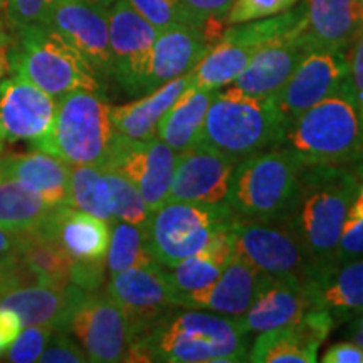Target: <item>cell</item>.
Masks as SVG:
<instances>
[{
	"label": "cell",
	"instance_id": "53",
	"mask_svg": "<svg viewBox=\"0 0 363 363\" xmlns=\"http://www.w3.org/2000/svg\"><path fill=\"white\" fill-rule=\"evenodd\" d=\"M353 342H355V343H358V345H360V347L363 348V337H360V338H357V340H353Z\"/></svg>",
	"mask_w": 363,
	"mask_h": 363
},
{
	"label": "cell",
	"instance_id": "20",
	"mask_svg": "<svg viewBox=\"0 0 363 363\" xmlns=\"http://www.w3.org/2000/svg\"><path fill=\"white\" fill-rule=\"evenodd\" d=\"M335 326L325 308L315 306L296 323L259 333L247 352L252 363H315L321 343Z\"/></svg>",
	"mask_w": 363,
	"mask_h": 363
},
{
	"label": "cell",
	"instance_id": "6",
	"mask_svg": "<svg viewBox=\"0 0 363 363\" xmlns=\"http://www.w3.org/2000/svg\"><path fill=\"white\" fill-rule=\"evenodd\" d=\"M305 163L283 147L242 158L235 165L227 207L254 220H283L296 199Z\"/></svg>",
	"mask_w": 363,
	"mask_h": 363
},
{
	"label": "cell",
	"instance_id": "36",
	"mask_svg": "<svg viewBox=\"0 0 363 363\" xmlns=\"http://www.w3.org/2000/svg\"><path fill=\"white\" fill-rule=\"evenodd\" d=\"M101 169L111 189L115 220L128 222V224L140 227L147 233L150 219H152V211L148 208L147 202L143 201L140 190L118 172L106 169V167H101Z\"/></svg>",
	"mask_w": 363,
	"mask_h": 363
},
{
	"label": "cell",
	"instance_id": "32",
	"mask_svg": "<svg viewBox=\"0 0 363 363\" xmlns=\"http://www.w3.org/2000/svg\"><path fill=\"white\" fill-rule=\"evenodd\" d=\"M233 254V238H230L229 224H227L224 229H220L214 235V239L207 244L206 249L172 267L170 276L177 291L190 293L207 288L208 284H212L219 278Z\"/></svg>",
	"mask_w": 363,
	"mask_h": 363
},
{
	"label": "cell",
	"instance_id": "43",
	"mask_svg": "<svg viewBox=\"0 0 363 363\" xmlns=\"http://www.w3.org/2000/svg\"><path fill=\"white\" fill-rule=\"evenodd\" d=\"M190 21L197 27H203L211 21L225 19L234 0H180Z\"/></svg>",
	"mask_w": 363,
	"mask_h": 363
},
{
	"label": "cell",
	"instance_id": "51",
	"mask_svg": "<svg viewBox=\"0 0 363 363\" xmlns=\"http://www.w3.org/2000/svg\"><path fill=\"white\" fill-rule=\"evenodd\" d=\"M88 2L94 4V6H101V7L110 9V6H111L113 2H115V0H88Z\"/></svg>",
	"mask_w": 363,
	"mask_h": 363
},
{
	"label": "cell",
	"instance_id": "22",
	"mask_svg": "<svg viewBox=\"0 0 363 363\" xmlns=\"http://www.w3.org/2000/svg\"><path fill=\"white\" fill-rule=\"evenodd\" d=\"M315 306L313 284L267 274L251 308L240 320L251 337L296 323Z\"/></svg>",
	"mask_w": 363,
	"mask_h": 363
},
{
	"label": "cell",
	"instance_id": "10",
	"mask_svg": "<svg viewBox=\"0 0 363 363\" xmlns=\"http://www.w3.org/2000/svg\"><path fill=\"white\" fill-rule=\"evenodd\" d=\"M234 254L274 278L311 284L323 274L284 222L254 220L234 216L229 222Z\"/></svg>",
	"mask_w": 363,
	"mask_h": 363
},
{
	"label": "cell",
	"instance_id": "18",
	"mask_svg": "<svg viewBox=\"0 0 363 363\" xmlns=\"http://www.w3.org/2000/svg\"><path fill=\"white\" fill-rule=\"evenodd\" d=\"M48 26L83 56L101 78L113 76L110 48V9L88 0H61Z\"/></svg>",
	"mask_w": 363,
	"mask_h": 363
},
{
	"label": "cell",
	"instance_id": "49",
	"mask_svg": "<svg viewBox=\"0 0 363 363\" xmlns=\"http://www.w3.org/2000/svg\"><path fill=\"white\" fill-rule=\"evenodd\" d=\"M9 49H11V35H9L2 17H0V56L7 57Z\"/></svg>",
	"mask_w": 363,
	"mask_h": 363
},
{
	"label": "cell",
	"instance_id": "45",
	"mask_svg": "<svg viewBox=\"0 0 363 363\" xmlns=\"http://www.w3.org/2000/svg\"><path fill=\"white\" fill-rule=\"evenodd\" d=\"M26 278L29 279V272L21 264L17 254L0 256V299L11 293L12 289L19 288Z\"/></svg>",
	"mask_w": 363,
	"mask_h": 363
},
{
	"label": "cell",
	"instance_id": "46",
	"mask_svg": "<svg viewBox=\"0 0 363 363\" xmlns=\"http://www.w3.org/2000/svg\"><path fill=\"white\" fill-rule=\"evenodd\" d=\"M22 328H24V323H22L21 316L11 308L0 306V358L12 347Z\"/></svg>",
	"mask_w": 363,
	"mask_h": 363
},
{
	"label": "cell",
	"instance_id": "30",
	"mask_svg": "<svg viewBox=\"0 0 363 363\" xmlns=\"http://www.w3.org/2000/svg\"><path fill=\"white\" fill-rule=\"evenodd\" d=\"M216 93L217 91H199L189 86L162 116L157 128L158 138L175 153L201 142L208 106Z\"/></svg>",
	"mask_w": 363,
	"mask_h": 363
},
{
	"label": "cell",
	"instance_id": "38",
	"mask_svg": "<svg viewBox=\"0 0 363 363\" xmlns=\"http://www.w3.org/2000/svg\"><path fill=\"white\" fill-rule=\"evenodd\" d=\"M298 0H234L227 12L225 22L229 26L266 19L293 9Z\"/></svg>",
	"mask_w": 363,
	"mask_h": 363
},
{
	"label": "cell",
	"instance_id": "3",
	"mask_svg": "<svg viewBox=\"0 0 363 363\" xmlns=\"http://www.w3.org/2000/svg\"><path fill=\"white\" fill-rule=\"evenodd\" d=\"M281 147L305 165H348L363 153V118L350 81L286 126Z\"/></svg>",
	"mask_w": 363,
	"mask_h": 363
},
{
	"label": "cell",
	"instance_id": "23",
	"mask_svg": "<svg viewBox=\"0 0 363 363\" xmlns=\"http://www.w3.org/2000/svg\"><path fill=\"white\" fill-rule=\"evenodd\" d=\"M212 43L203 27L180 24L160 30L150 59L145 93L187 74L211 51Z\"/></svg>",
	"mask_w": 363,
	"mask_h": 363
},
{
	"label": "cell",
	"instance_id": "26",
	"mask_svg": "<svg viewBox=\"0 0 363 363\" xmlns=\"http://www.w3.org/2000/svg\"><path fill=\"white\" fill-rule=\"evenodd\" d=\"M40 229L61 242L72 262H106L111 225L99 217L71 206H59Z\"/></svg>",
	"mask_w": 363,
	"mask_h": 363
},
{
	"label": "cell",
	"instance_id": "35",
	"mask_svg": "<svg viewBox=\"0 0 363 363\" xmlns=\"http://www.w3.org/2000/svg\"><path fill=\"white\" fill-rule=\"evenodd\" d=\"M152 264H157V261L150 251L147 233L128 222H113L110 246L106 252L108 274L115 276L121 271L131 269V267Z\"/></svg>",
	"mask_w": 363,
	"mask_h": 363
},
{
	"label": "cell",
	"instance_id": "34",
	"mask_svg": "<svg viewBox=\"0 0 363 363\" xmlns=\"http://www.w3.org/2000/svg\"><path fill=\"white\" fill-rule=\"evenodd\" d=\"M69 206L99 217L108 224L115 222L113 195L101 167L74 165L69 172Z\"/></svg>",
	"mask_w": 363,
	"mask_h": 363
},
{
	"label": "cell",
	"instance_id": "48",
	"mask_svg": "<svg viewBox=\"0 0 363 363\" xmlns=\"http://www.w3.org/2000/svg\"><path fill=\"white\" fill-rule=\"evenodd\" d=\"M22 244V235L12 234L0 227V256H9V254H17Z\"/></svg>",
	"mask_w": 363,
	"mask_h": 363
},
{
	"label": "cell",
	"instance_id": "9",
	"mask_svg": "<svg viewBox=\"0 0 363 363\" xmlns=\"http://www.w3.org/2000/svg\"><path fill=\"white\" fill-rule=\"evenodd\" d=\"M234 212L227 203L208 206L194 202H165L152 214L147 239L158 264L172 269L207 247Z\"/></svg>",
	"mask_w": 363,
	"mask_h": 363
},
{
	"label": "cell",
	"instance_id": "7",
	"mask_svg": "<svg viewBox=\"0 0 363 363\" xmlns=\"http://www.w3.org/2000/svg\"><path fill=\"white\" fill-rule=\"evenodd\" d=\"M116 130L103 93L74 91L57 101L56 118L44 152L74 165L104 167Z\"/></svg>",
	"mask_w": 363,
	"mask_h": 363
},
{
	"label": "cell",
	"instance_id": "12",
	"mask_svg": "<svg viewBox=\"0 0 363 363\" xmlns=\"http://www.w3.org/2000/svg\"><path fill=\"white\" fill-rule=\"evenodd\" d=\"M175 155L158 136L133 140L116 133L104 167L126 177L140 190L153 214L169 201Z\"/></svg>",
	"mask_w": 363,
	"mask_h": 363
},
{
	"label": "cell",
	"instance_id": "4",
	"mask_svg": "<svg viewBox=\"0 0 363 363\" xmlns=\"http://www.w3.org/2000/svg\"><path fill=\"white\" fill-rule=\"evenodd\" d=\"M286 125L272 96H254L229 84L208 106L202 140L235 163L254 153L278 148Z\"/></svg>",
	"mask_w": 363,
	"mask_h": 363
},
{
	"label": "cell",
	"instance_id": "50",
	"mask_svg": "<svg viewBox=\"0 0 363 363\" xmlns=\"http://www.w3.org/2000/svg\"><path fill=\"white\" fill-rule=\"evenodd\" d=\"M353 163H355V169H353V170H355L358 177H360V179L363 180V153Z\"/></svg>",
	"mask_w": 363,
	"mask_h": 363
},
{
	"label": "cell",
	"instance_id": "15",
	"mask_svg": "<svg viewBox=\"0 0 363 363\" xmlns=\"http://www.w3.org/2000/svg\"><path fill=\"white\" fill-rule=\"evenodd\" d=\"M106 293L115 299L128 321L130 338L157 318L177 306L179 291L162 264L131 267L110 276Z\"/></svg>",
	"mask_w": 363,
	"mask_h": 363
},
{
	"label": "cell",
	"instance_id": "37",
	"mask_svg": "<svg viewBox=\"0 0 363 363\" xmlns=\"http://www.w3.org/2000/svg\"><path fill=\"white\" fill-rule=\"evenodd\" d=\"M128 4L158 33L180 24L195 26L180 0H128Z\"/></svg>",
	"mask_w": 363,
	"mask_h": 363
},
{
	"label": "cell",
	"instance_id": "29",
	"mask_svg": "<svg viewBox=\"0 0 363 363\" xmlns=\"http://www.w3.org/2000/svg\"><path fill=\"white\" fill-rule=\"evenodd\" d=\"M311 284L316 306L333 318L350 320L363 311V257L328 267Z\"/></svg>",
	"mask_w": 363,
	"mask_h": 363
},
{
	"label": "cell",
	"instance_id": "27",
	"mask_svg": "<svg viewBox=\"0 0 363 363\" xmlns=\"http://www.w3.org/2000/svg\"><path fill=\"white\" fill-rule=\"evenodd\" d=\"M363 26V0H308L306 35L318 49L347 52Z\"/></svg>",
	"mask_w": 363,
	"mask_h": 363
},
{
	"label": "cell",
	"instance_id": "19",
	"mask_svg": "<svg viewBox=\"0 0 363 363\" xmlns=\"http://www.w3.org/2000/svg\"><path fill=\"white\" fill-rule=\"evenodd\" d=\"M310 49L313 45L306 35L305 16L293 29L262 44L233 86L254 96H274Z\"/></svg>",
	"mask_w": 363,
	"mask_h": 363
},
{
	"label": "cell",
	"instance_id": "2",
	"mask_svg": "<svg viewBox=\"0 0 363 363\" xmlns=\"http://www.w3.org/2000/svg\"><path fill=\"white\" fill-rule=\"evenodd\" d=\"M362 179L347 165H306L283 220L321 271L337 264V246Z\"/></svg>",
	"mask_w": 363,
	"mask_h": 363
},
{
	"label": "cell",
	"instance_id": "54",
	"mask_svg": "<svg viewBox=\"0 0 363 363\" xmlns=\"http://www.w3.org/2000/svg\"><path fill=\"white\" fill-rule=\"evenodd\" d=\"M2 147H4V138L2 135H0V153H2Z\"/></svg>",
	"mask_w": 363,
	"mask_h": 363
},
{
	"label": "cell",
	"instance_id": "1",
	"mask_svg": "<svg viewBox=\"0 0 363 363\" xmlns=\"http://www.w3.org/2000/svg\"><path fill=\"white\" fill-rule=\"evenodd\" d=\"M247 342L240 318L175 306L130 338L126 362H246Z\"/></svg>",
	"mask_w": 363,
	"mask_h": 363
},
{
	"label": "cell",
	"instance_id": "39",
	"mask_svg": "<svg viewBox=\"0 0 363 363\" xmlns=\"http://www.w3.org/2000/svg\"><path fill=\"white\" fill-rule=\"evenodd\" d=\"M52 333L54 331L45 326H26V330L21 331L19 337L7 350L6 360L13 363L39 362Z\"/></svg>",
	"mask_w": 363,
	"mask_h": 363
},
{
	"label": "cell",
	"instance_id": "47",
	"mask_svg": "<svg viewBox=\"0 0 363 363\" xmlns=\"http://www.w3.org/2000/svg\"><path fill=\"white\" fill-rule=\"evenodd\" d=\"M323 363H363V348L360 345L352 342H342L331 345L325 352Z\"/></svg>",
	"mask_w": 363,
	"mask_h": 363
},
{
	"label": "cell",
	"instance_id": "13",
	"mask_svg": "<svg viewBox=\"0 0 363 363\" xmlns=\"http://www.w3.org/2000/svg\"><path fill=\"white\" fill-rule=\"evenodd\" d=\"M158 30L135 12L128 0L110 6L113 78L128 94H143Z\"/></svg>",
	"mask_w": 363,
	"mask_h": 363
},
{
	"label": "cell",
	"instance_id": "28",
	"mask_svg": "<svg viewBox=\"0 0 363 363\" xmlns=\"http://www.w3.org/2000/svg\"><path fill=\"white\" fill-rule=\"evenodd\" d=\"M189 86L190 72L158 86L138 101L111 106V120L116 133L133 140L155 138L162 116Z\"/></svg>",
	"mask_w": 363,
	"mask_h": 363
},
{
	"label": "cell",
	"instance_id": "17",
	"mask_svg": "<svg viewBox=\"0 0 363 363\" xmlns=\"http://www.w3.org/2000/svg\"><path fill=\"white\" fill-rule=\"evenodd\" d=\"M57 101L29 79L13 74L0 81V135L43 150L51 135Z\"/></svg>",
	"mask_w": 363,
	"mask_h": 363
},
{
	"label": "cell",
	"instance_id": "25",
	"mask_svg": "<svg viewBox=\"0 0 363 363\" xmlns=\"http://www.w3.org/2000/svg\"><path fill=\"white\" fill-rule=\"evenodd\" d=\"M71 167L61 158L35 148L22 155L0 157V177L19 182L49 206H69Z\"/></svg>",
	"mask_w": 363,
	"mask_h": 363
},
{
	"label": "cell",
	"instance_id": "24",
	"mask_svg": "<svg viewBox=\"0 0 363 363\" xmlns=\"http://www.w3.org/2000/svg\"><path fill=\"white\" fill-rule=\"evenodd\" d=\"M86 293L88 291L72 283L66 286L34 283L12 289L0 299V306L16 311L24 326H45L52 331H66L72 310Z\"/></svg>",
	"mask_w": 363,
	"mask_h": 363
},
{
	"label": "cell",
	"instance_id": "41",
	"mask_svg": "<svg viewBox=\"0 0 363 363\" xmlns=\"http://www.w3.org/2000/svg\"><path fill=\"white\" fill-rule=\"evenodd\" d=\"M39 362L43 363H84L89 362L83 347L66 331H54Z\"/></svg>",
	"mask_w": 363,
	"mask_h": 363
},
{
	"label": "cell",
	"instance_id": "31",
	"mask_svg": "<svg viewBox=\"0 0 363 363\" xmlns=\"http://www.w3.org/2000/svg\"><path fill=\"white\" fill-rule=\"evenodd\" d=\"M17 256L35 283L51 286H66L71 283V256L61 246V242L44 229L22 234V244Z\"/></svg>",
	"mask_w": 363,
	"mask_h": 363
},
{
	"label": "cell",
	"instance_id": "52",
	"mask_svg": "<svg viewBox=\"0 0 363 363\" xmlns=\"http://www.w3.org/2000/svg\"><path fill=\"white\" fill-rule=\"evenodd\" d=\"M6 66H7V57L0 56V76H2L4 71H6Z\"/></svg>",
	"mask_w": 363,
	"mask_h": 363
},
{
	"label": "cell",
	"instance_id": "16",
	"mask_svg": "<svg viewBox=\"0 0 363 363\" xmlns=\"http://www.w3.org/2000/svg\"><path fill=\"white\" fill-rule=\"evenodd\" d=\"M347 81L348 61L345 52L313 48L272 98L288 126L311 106L337 93Z\"/></svg>",
	"mask_w": 363,
	"mask_h": 363
},
{
	"label": "cell",
	"instance_id": "55",
	"mask_svg": "<svg viewBox=\"0 0 363 363\" xmlns=\"http://www.w3.org/2000/svg\"><path fill=\"white\" fill-rule=\"evenodd\" d=\"M6 7V0H0V9Z\"/></svg>",
	"mask_w": 363,
	"mask_h": 363
},
{
	"label": "cell",
	"instance_id": "40",
	"mask_svg": "<svg viewBox=\"0 0 363 363\" xmlns=\"http://www.w3.org/2000/svg\"><path fill=\"white\" fill-rule=\"evenodd\" d=\"M61 0H6L11 24L19 29L26 26H48L54 7Z\"/></svg>",
	"mask_w": 363,
	"mask_h": 363
},
{
	"label": "cell",
	"instance_id": "5",
	"mask_svg": "<svg viewBox=\"0 0 363 363\" xmlns=\"http://www.w3.org/2000/svg\"><path fill=\"white\" fill-rule=\"evenodd\" d=\"M7 65L56 101L74 91L103 93L101 79L88 61L49 26L19 27Z\"/></svg>",
	"mask_w": 363,
	"mask_h": 363
},
{
	"label": "cell",
	"instance_id": "11",
	"mask_svg": "<svg viewBox=\"0 0 363 363\" xmlns=\"http://www.w3.org/2000/svg\"><path fill=\"white\" fill-rule=\"evenodd\" d=\"M66 333L76 338L94 363L126 362L130 328L123 310L106 291H88L72 310Z\"/></svg>",
	"mask_w": 363,
	"mask_h": 363
},
{
	"label": "cell",
	"instance_id": "14",
	"mask_svg": "<svg viewBox=\"0 0 363 363\" xmlns=\"http://www.w3.org/2000/svg\"><path fill=\"white\" fill-rule=\"evenodd\" d=\"M235 165L233 158L203 140L182 150L175 155L169 201L225 203Z\"/></svg>",
	"mask_w": 363,
	"mask_h": 363
},
{
	"label": "cell",
	"instance_id": "21",
	"mask_svg": "<svg viewBox=\"0 0 363 363\" xmlns=\"http://www.w3.org/2000/svg\"><path fill=\"white\" fill-rule=\"evenodd\" d=\"M266 276L238 254H233L214 283L199 291L180 293L177 306L242 318L256 299Z\"/></svg>",
	"mask_w": 363,
	"mask_h": 363
},
{
	"label": "cell",
	"instance_id": "42",
	"mask_svg": "<svg viewBox=\"0 0 363 363\" xmlns=\"http://www.w3.org/2000/svg\"><path fill=\"white\" fill-rule=\"evenodd\" d=\"M360 257H363V219L347 217L338 239L335 261L340 264V262L360 259Z\"/></svg>",
	"mask_w": 363,
	"mask_h": 363
},
{
	"label": "cell",
	"instance_id": "44",
	"mask_svg": "<svg viewBox=\"0 0 363 363\" xmlns=\"http://www.w3.org/2000/svg\"><path fill=\"white\" fill-rule=\"evenodd\" d=\"M345 56L348 61V81H350L352 91L355 94L357 104L363 118V26L357 33L355 39L352 40Z\"/></svg>",
	"mask_w": 363,
	"mask_h": 363
},
{
	"label": "cell",
	"instance_id": "8",
	"mask_svg": "<svg viewBox=\"0 0 363 363\" xmlns=\"http://www.w3.org/2000/svg\"><path fill=\"white\" fill-rule=\"evenodd\" d=\"M305 16L306 2H303L299 7H293L278 16L230 26L202 61L190 71V88L219 91L233 84L262 44L293 29L305 19Z\"/></svg>",
	"mask_w": 363,
	"mask_h": 363
},
{
	"label": "cell",
	"instance_id": "33",
	"mask_svg": "<svg viewBox=\"0 0 363 363\" xmlns=\"http://www.w3.org/2000/svg\"><path fill=\"white\" fill-rule=\"evenodd\" d=\"M59 207V206H57ZM54 207L19 182L0 177V227L22 235L40 229Z\"/></svg>",
	"mask_w": 363,
	"mask_h": 363
}]
</instances>
